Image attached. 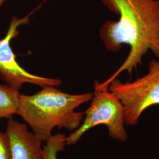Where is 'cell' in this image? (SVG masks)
Wrapping results in <instances>:
<instances>
[{
  "label": "cell",
  "mask_w": 159,
  "mask_h": 159,
  "mask_svg": "<svg viewBox=\"0 0 159 159\" xmlns=\"http://www.w3.org/2000/svg\"><path fill=\"white\" fill-rule=\"evenodd\" d=\"M108 10L119 16L117 21H108L100 29L106 49L120 51L123 44L130 47L125 61L103 83L96 81L94 88L107 89L110 83L126 71L132 74L143 64L150 51L159 60V0H102Z\"/></svg>",
  "instance_id": "obj_1"
},
{
  "label": "cell",
  "mask_w": 159,
  "mask_h": 159,
  "mask_svg": "<svg viewBox=\"0 0 159 159\" xmlns=\"http://www.w3.org/2000/svg\"><path fill=\"white\" fill-rule=\"evenodd\" d=\"M93 94H71L54 86L43 87L34 95L20 94L16 114L30 127L42 142L52 136L54 128L74 131L81 125L84 112L75 110L90 101Z\"/></svg>",
  "instance_id": "obj_2"
},
{
  "label": "cell",
  "mask_w": 159,
  "mask_h": 159,
  "mask_svg": "<svg viewBox=\"0 0 159 159\" xmlns=\"http://www.w3.org/2000/svg\"><path fill=\"white\" fill-rule=\"evenodd\" d=\"M108 90L123 106L125 125H136L146 109L159 104V60L150 61L148 73L143 77L125 83L114 80Z\"/></svg>",
  "instance_id": "obj_3"
},
{
  "label": "cell",
  "mask_w": 159,
  "mask_h": 159,
  "mask_svg": "<svg viewBox=\"0 0 159 159\" xmlns=\"http://www.w3.org/2000/svg\"><path fill=\"white\" fill-rule=\"evenodd\" d=\"M89 107L84 111L85 117L79 127L67 137V145L77 144L86 132L104 125L109 136L120 142L128 139L125 125V109L119 99L108 89H94Z\"/></svg>",
  "instance_id": "obj_4"
},
{
  "label": "cell",
  "mask_w": 159,
  "mask_h": 159,
  "mask_svg": "<svg viewBox=\"0 0 159 159\" xmlns=\"http://www.w3.org/2000/svg\"><path fill=\"white\" fill-rule=\"evenodd\" d=\"M29 22V16L22 18L13 16L6 36L0 40V79L7 85L18 91L25 83L33 84L42 88L47 86H60L62 83L60 79L47 78L31 74L17 61L10 43L19 34L18 27Z\"/></svg>",
  "instance_id": "obj_5"
},
{
  "label": "cell",
  "mask_w": 159,
  "mask_h": 159,
  "mask_svg": "<svg viewBox=\"0 0 159 159\" xmlns=\"http://www.w3.org/2000/svg\"><path fill=\"white\" fill-rule=\"evenodd\" d=\"M6 134L8 137L11 159H45L42 141L28 126L12 119H8Z\"/></svg>",
  "instance_id": "obj_6"
},
{
  "label": "cell",
  "mask_w": 159,
  "mask_h": 159,
  "mask_svg": "<svg viewBox=\"0 0 159 159\" xmlns=\"http://www.w3.org/2000/svg\"><path fill=\"white\" fill-rule=\"evenodd\" d=\"M20 94L7 84H0V119H9L16 114Z\"/></svg>",
  "instance_id": "obj_7"
},
{
  "label": "cell",
  "mask_w": 159,
  "mask_h": 159,
  "mask_svg": "<svg viewBox=\"0 0 159 159\" xmlns=\"http://www.w3.org/2000/svg\"><path fill=\"white\" fill-rule=\"evenodd\" d=\"M67 145V137L63 133L51 136L43 146L45 159H57V154L63 152Z\"/></svg>",
  "instance_id": "obj_8"
},
{
  "label": "cell",
  "mask_w": 159,
  "mask_h": 159,
  "mask_svg": "<svg viewBox=\"0 0 159 159\" xmlns=\"http://www.w3.org/2000/svg\"><path fill=\"white\" fill-rule=\"evenodd\" d=\"M0 159H11L8 137L6 132L0 131Z\"/></svg>",
  "instance_id": "obj_9"
},
{
  "label": "cell",
  "mask_w": 159,
  "mask_h": 159,
  "mask_svg": "<svg viewBox=\"0 0 159 159\" xmlns=\"http://www.w3.org/2000/svg\"><path fill=\"white\" fill-rule=\"evenodd\" d=\"M7 0H0V7L3 5V4L6 2Z\"/></svg>",
  "instance_id": "obj_10"
}]
</instances>
